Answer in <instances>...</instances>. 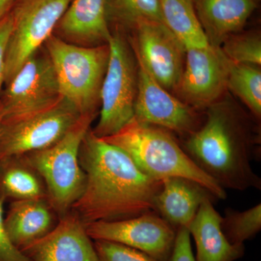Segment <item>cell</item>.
I'll list each match as a JSON object with an SVG mask.
<instances>
[{
	"instance_id": "1",
	"label": "cell",
	"mask_w": 261,
	"mask_h": 261,
	"mask_svg": "<svg viewBox=\"0 0 261 261\" xmlns=\"http://www.w3.org/2000/svg\"><path fill=\"white\" fill-rule=\"evenodd\" d=\"M79 160L85 186L71 210L85 224L130 219L154 211L162 181L149 177L119 147L89 130Z\"/></svg>"
},
{
	"instance_id": "2",
	"label": "cell",
	"mask_w": 261,
	"mask_h": 261,
	"mask_svg": "<svg viewBox=\"0 0 261 261\" xmlns=\"http://www.w3.org/2000/svg\"><path fill=\"white\" fill-rule=\"evenodd\" d=\"M224 97L206 108L202 126L180 145L224 190H260L261 178L252 166L260 158L258 121Z\"/></svg>"
},
{
	"instance_id": "3",
	"label": "cell",
	"mask_w": 261,
	"mask_h": 261,
	"mask_svg": "<svg viewBox=\"0 0 261 261\" xmlns=\"http://www.w3.org/2000/svg\"><path fill=\"white\" fill-rule=\"evenodd\" d=\"M102 139L124 151L149 177L159 181L168 177L188 178L205 187L218 200L226 199L225 190L199 168L175 135L164 128L133 118L115 135Z\"/></svg>"
},
{
	"instance_id": "4",
	"label": "cell",
	"mask_w": 261,
	"mask_h": 261,
	"mask_svg": "<svg viewBox=\"0 0 261 261\" xmlns=\"http://www.w3.org/2000/svg\"><path fill=\"white\" fill-rule=\"evenodd\" d=\"M44 45L63 99L82 116L97 115L109 62L108 44L82 47L53 34Z\"/></svg>"
},
{
	"instance_id": "5",
	"label": "cell",
	"mask_w": 261,
	"mask_h": 261,
	"mask_svg": "<svg viewBox=\"0 0 261 261\" xmlns=\"http://www.w3.org/2000/svg\"><path fill=\"white\" fill-rule=\"evenodd\" d=\"M97 115H83L71 129L54 145L25 154L42 176L47 200L58 217L71 210L85 186L86 176L79 154L82 141Z\"/></svg>"
},
{
	"instance_id": "6",
	"label": "cell",
	"mask_w": 261,
	"mask_h": 261,
	"mask_svg": "<svg viewBox=\"0 0 261 261\" xmlns=\"http://www.w3.org/2000/svg\"><path fill=\"white\" fill-rule=\"evenodd\" d=\"M108 44L109 62L101 89L99 120L92 132L111 137L133 120L138 88V63L123 32L115 29Z\"/></svg>"
},
{
	"instance_id": "7",
	"label": "cell",
	"mask_w": 261,
	"mask_h": 261,
	"mask_svg": "<svg viewBox=\"0 0 261 261\" xmlns=\"http://www.w3.org/2000/svg\"><path fill=\"white\" fill-rule=\"evenodd\" d=\"M71 0H18L10 12L12 32L5 55V84L53 35Z\"/></svg>"
},
{
	"instance_id": "8",
	"label": "cell",
	"mask_w": 261,
	"mask_h": 261,
	"mask_svg": "<svg viewBox=\"0 0 261 261\" xmlns=\"http://www.w3.org/2000/svg\"><path fill=\"white\" fill-rule=\"evenodd\" d=\"M61 90L50 58L38 51L6 84L0 108L3 122L14 121L49 109L61 99Z\"/></svg>"
},
{
	"instance_id": "9",
	"label": "cell",
	"mask_w": 261,
	"mask_h": 261,
	"mask_svg": "<svg viewBox=\"0 0 261 261\" xmlns=\"http://www.w3.org/2000/svg\"><path fill=\"white\" fill-rule=\"evenodd\" d=\"M82 115L62 99L45 111L2 123L0 160L23 155L54 145L74 126Z\"/></svg>"
},
{
	"instance_id": "10",
	"label": "cell",
	"mask_w": 261,
	"mask_h": 261,
	"mask_svg": "<svg viewBox=\"0 0 261 261\" xmlns=\"http://www.w3.org/2000/svg\"><path fill=\"white\" fill-rule=\"evenodd\" d=\"M134 119L164 128L182 140L199 129L205 112L189 106L160 85L140 62Z\"/></svg>"
},
{
	"instance_id": "11",
	"label": "cell",
	"mask_w": 261,
	"mask_h": 261,
	"mask_svg": "<svg viewBox=\"0 0 261 261\" xmlns=\"http://www.w3.org/2000/svg\"><path fill=\"white\" fill-rule=\"evenodd\" d=\"M130 32L137 61L163 88L176 92L185 66L183 44L162 22H142Z\"/></svg>"
},
{
	"instance_id": "12",
	"label": "cell",
	"mask_w": 261,
	"mask_h": 261,
	"mask_svg": "<svg viewBox=\"0 0 261 261\" xmlns=\"http://www.w3.org/2000/svg\"><path fill=\"white\" fill-rule=\"evenodd\" d=\"M92 240L122 244L145 252L159 261H169L176 229L155 211L118 221H96L85 224Z\"/></svg>"
},
{
	"instance_id": "13",
	"label": "cell",
	"mask_w": 261,
	"mask_h": 261,
	"mask_svg": "<svg viewBox=\"0 0 261 261\" xmlns=\"http://www.w3.org/2000/svg\"><path fill=\"white\" fill-rule=\"evenodd\" d=\"M230 62L221 48H187L185 66L176 90L178 99L199 111L224 97Z\"/></svg>"
},
{
	"instance_id": "14",
	"label": "cell",
	"mask_w": 261,
	"mask_h": 261,
	"mask_svg": "<svg viewBox=\"0 0 261 261\" xmlns=\"http://www.w3.org/2000/svg\"><path fill=\"white\" fill-rule=\"evenodd\" d=\"M29 261H99L85 224L70 210L56 227L21 250Z\"/></svg>"
},
{
	"instance_id": "15",
	"label": "cell",
	"mask_w": 261,
	"mask_h": 261,
	"mask_svg": "<svg viewBox=\"0 0 261 261\" xmlns=\"http://www.w3.org/2000/svg\"><path fill=\"white\" fill-rule=\"evenodd\" d=\"M207 200L216 202L218 199L197 182L182 177H168L162 181L154 211L176 230L188 229L200 205Z\"/></svg>"
},
{
	"instance_id": "16",
	"label": "cell",
	"mask_w": 261,
	"mask_h": 261,
	"mask_svg": "<svg viewBox=\"0 0 261 261\" xmlns=\"http://www.w3.org/2000/svg\"><path fill=\"white\" fill-rule=\"evenodd\" d=\"M210 45L221 47L226 38L243 30L259 0H192Z\"/></svg>"
},
{
	"instance_id": "17",
	"label": "cell",
	"mask_w": 261,
	"mask_h": 261,
	"mask_svg": "<svg viewBox=\"0 0 261 261\" xmlns=\"http://www.w3.org/2000/svg\"><path fill=\"white\" fill-rule=\"evenodd\" d=\"M59 221L47 198L13 201L4 218L10 241L19 250L50 232Z\"/></svg>"
},
{
	"instance_id": "18",
	"label": "cell",
	"mask_w": 261,
	"mask_h": 261,
	"mask_svg": "<svg viewBox=\"0 0 261 261\" xmlns=\"http://www.w3.org/2000/svg\"><path fill=\"white\" fill-rule=\"evenodd\" d=\"M215 201L202 202L189 232L196 245V261H235L245 255V245L228 242L221 228L222 216L216 210Z\"/></svg>"
},
{
	"instance_id": "19",
	"label": "cell",
	"mask_w": 261,
	"mask_h": 261,
	"mask_svg": "<svg viewBox=\"0 0 261 261\" xmlns=\"http://www.w3.org/2000/svg\"><path fill=\"white\" fill-rule=\"evenodd\" d=\"M57 27L63 37L79 44H108L111 37L106 0H71Z\"/></svg>"
},
{
	"instance_id": "20",
	"label": "cell",
	"mask_w": 261,
	"mask_h": 261,
	"mask_svg": "<svg viewBox=\"0 0 261 261\" xmlns=\"http://www.w3.org/2000/svg\"><path fill=\"white\" fill-rule=\"evenodd\" d=\"M42 198H47L45 183L24 154L0 160V199Z\"/></svg>"
},
{
	"instance_id": "21",
	"label": "cell",
	"mask_w": 261,
	"mask_h": 261,
	"mask_svg": "<svg viewBox=\"0 0 261 261\" xmlns=\"http://www.w3.org/2000/svg\"><path fill=\"white\" fill-rule=\"evenodd\" d=\"M163 22L185 48L209 45L192 0H159Z\"/></svg>"
},
{
	"instance_id": "22",
	"label": "cell",
	"mask_w": 261,
	"mask_h": 261,
	"mask_svg": "<svg viewBox=\"0 0 261 261\" xmlns=\"http://www.w3.org/2000/svg\"><path fill=\"white\" fill-rule=\"evenodd\" d=\"M106 15L111 25L130 32L145 21L163 22L159 0H106Z\"/></svg>"
},
{
	"instance_id": "23",
	"label": "cell",
	"mask_w": 261,
	"mask_h": 261,
	"mask_svg": "<svg viewBox=\"0 0 261 261\" xmlns=\"http://www.w3.org/2000/svg\"><path fill=\"white\" fill-rule=\"evenodd\" d=\"M230 62V61H229ZM238 97L257 121L261 118L260 66L230 62L227 91Z\"/></svg>"
},
{
	"instance_id": "24",
	"label": "cell",
	"mask_w": 261,
	"mask_h": 261,
	"mask_svg": "<svg viewBox=\"0 0 261 261\" xmlns=\"http://www.w3.org/2000/svg\"><path fill=\"white\" fill-rule=\"evenodd\" d=\"M221 228L230 243L244 245L260 231L261 204L244 211L228 207L222 216Z\"/></svg>"
},
{
	"instance_id": "25",
	"label": "cell",
	"mask_w": 261,
	"mask_h": 261,
	"mask_svg": "<svg viewBox=\"0 0 261 261\" xmlns=\"http://www.w3.org/2000/svg\"><path fill=\"white\" fill-rule=\"evenodd\" d=\"M220 48L231 63L260 66L261 36L258 30L231 34Z\"/></svg>"
},
{
	"instance_id": "26",
	"label": "cell",
	"mask_w": 261,
	"mask_h": 261,
	"mask_svg": "<svg viewBox=\"0 0 261 261\" xmlns=\"http://www.w3.org/2000/svg\"><path fill=\"white\" fill-rule=\"evenodd\" d=\"M99 261H159L132 247L106 240H94Z\"/></svg>"
},
{
	"instance_id": "27",
	"label": "cell",
	"mask_w": 261,
	"mask_h": 261,
	"mask_svg": "<svg viewBox=\"0 0 261 261\" xmlns=\"http://www.w3.org/2000/svg\"><path fill=\"white\" fill-rule=\"evenodd\" d=\"M0 199V261H29L23 252L16 248L10 241L4 224L3 204Z\"/></svg>"
},
{
	"instance_id": "28",
	"label": "cell",
	"mask_w": 261,
	"mask_h": 261,
	"mask_svg": "<svg viewBox=\"0 0 261 261\" xmlns=\"http://www.w3.org/2000/svg\"><path fill=\"white\" fill-rule=\"evenodd\" d=\"M169 261H196L192 251L191 236L187 228L176 230V240Z\"/></svg>"
},
{
	"instance_id": "29",
	"label": "cell",
	"mask_w": 261,
	"mask_h": 261,
	"mask_svg": "<svg viewBox=\"0 0 261 261\" xmlns=\"http://www.w3.org/2000/svg\"><path fill=\"white\" fill-rule=\"evenodd\" d=\"M11 32L12 17L9 13L0 20V92L5 84V55Z\"/></svg>"
},
{
	"instance_id": "30",
	"label": "cell",
	"mask_w": 261,
	"mask_h": 261,
	"mask_svg": "<svg viewBox=\"0 0 261 261\" xmlns=\"http://www.w3.org/2000/svg\"><path fill=\"white\" fill-rule=\"evenodd\" d=\"M18 0H0V20L11 11Z\"/></svg>"
},
{
	"instance_id": "31",
	"label": "cell",
	"mask_w": 261,
	"mask_h": 261,
	"mask_svg": "<svg viewBox=\"0 0 261 261\" xmlns=\"http://www.w3.org/2000/svg\"><path fill=\"white\" fill-rule=\"evenodd\" d=\"M3 113L2 111L1 108H0V132H1L2 123H3Z\"/></svg>"
}]
</instances>
